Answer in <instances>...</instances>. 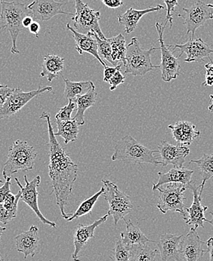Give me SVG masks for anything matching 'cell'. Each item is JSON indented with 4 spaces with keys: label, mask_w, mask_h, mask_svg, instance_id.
<instances>
[{
    "label": "cell",
    "mask_w": 213,
    "mask_h": 261,
    "mask_svg": "<svg viewBox=\"0 0 213 261\" xmlns=\"http://www.w3.org/2000/svg\"><path fill=\"white\" fill-rule=\"evenodd\" d=\"M167 186H161L156 190L159 192L158 203L157 207L162 214L168 212H178L184 215L186 206L184 205V193L187 187L179 183L167 184Z\"/></svg>",
    "instance_id": "cell-7"
},
{
    "label": "cell",
    "mask_w": 213,
    "mask_h": 261,
    "mask_svg": "<svg viewBox=\"0 0 213 261\" xmlns=\"http://www.w3.org/2000/svg\"><path fill=\"white\" fill-rule=\"evenodd\" d=\"M182 14H178V17L184 19V24L187 29V34L192 33L195 37L196 31L204 26L208 20L213 19V5L206 4L198 0L190 8L182 9Z\"/></svg>",
    "instance_id": "cell-9"
},
{
    "label": "cell",
    "mask_w": 213,
    "mask_h": 261,
    "mask_svg": "<svg viewBox=\"0 0 213 261\" xmlns=\"http://www.w3.org/2000/svg\"><path fill=\"white\" fill-rule=\"evenodd\" d=\"M131 247L124 245L122 240H118L113 249V257L110 259L113 261H130Z\"/></svg>",
    "instance_id": "cell-35"
},
{
    "label": "cell",
    "mask_w": 213,
    "mask_h": 261,
    "mask_svg": "<svg viewBox=\"0 0 213 261\" xmlns=\"http://www.w3.org/2000/svg\"><path fill=\"white\" fill-rule=\"evenodd\" d=\"M20 196H21L20 190L16 195L12 194V193H9V195L5 199L4 202L2 203L6 210L9 211L15 216H17L18 205L19 200L20 199Z\"/></svg>",
    "instance_id": "cell-36"
},
{
    "label": "cell",
    "mask_w": 213,
    "mask_h": 261,
    "mask_svg": "<svg viewBox=\"0 0 213 261\" xmlns=\"http://www.w3.org/2000/svg\"><path fill=\"white\" fill-rule=\"evenodd\" d=\"M1 261H3V260H2Z\"/></svg>",
    "instance_id": "cell-55"
},
{
    "label": "cell",
    "mask_w": 213,
    "mask_h": 261,
    "mask_svg": "<svg viewBox=\"0 0 213 261\" xmlns=\"http://www.w3.org/2000/svg\"><path fill=\"white\" fill-rule=\"evenodd\" d=\"M121 64H118L116 67H109V66H106V67H105V70H104V81H105V83H108L109 80L115 74V73H116L118 70H121Z\"/></svg>",
    "instance_id": "cell-44"
},
{
    "label": "cell",
    "mask_w": 213,
    "mask_h": 261,
    "mask_svg": "<svg viewBox=\"0 0 213 261\" xmlns=\"http://www.w3.org/2000/svg\"><path fill=\"white\" fill-rule=\"evenodd\" d=\"M167 6V18H165V24L167 27L168 22L170 23V28L173 27V12L175 11V8L178 6V0H162Z\"/></svg>",
    "instance_id": "cell-38"
},
{
    "label": "cell",
    "mask_w": 213,
    "mask_h": 261,
    "mask_svg": "<svg viewBox=\"0 0 213 261\" xmlns=\"http://www.w3.org/2000/svg\"><path fill=\"white\" fill-rule=\"evenodd\" d=\"M92 33L93 37L96 38V41H97L98 53H99V56L100 57L102 61L105 60V61H108L109 63L116 67L114 65L113 59H112V48L108 39H101L96 33Z\"/></svg>",
    "instance_id": "cell-34"
},
{
    "label": "cell",
    "mask_w": 213,
    "mask_h": 261,
    "mask_svg": "<svg viewBox=\"0 0 213 261\" xmlns=\"http://www.w3.org/2000/svg\"><path fill=\"white\" fill-rule=\"evenodd\" d=\"M210 215H212V220H211V221H207V222L209 223V224H210L211 225H212V226H213V212H211Z\"/></svg>",
    "instance_id": "cell-51"
},
{
    "label": "cell",
    "mask_w": 213,
    "mask_h": 261,
    "mask_svg": "<svg viewBox=\"0 0 213 261\" xmlns=\"http://www.w3.org/2000/svg\"><path fill=\"white\" fill-rule=\"evenodd\" d=\"M65 83L64 95L68 100H75L79 95L87 93L94 86L91 81L73 82L64 78Z\"/></svg>",
    "instance_id": "cell-29"
},
{
    "label": "cell",
    "mask_w": 213,
    "mask_h": 261,
    "mask_svg": "<svg viewBox=\"0 0 213 261\" xmlns=\"http://www.w3.org/2000/svg\"><path fill=\"white\" fill-rule=\"evenodd\" d=\"M209 97H210V103H209V107H208V110L213 113V94H210Z\"/></svg>",
    "instance_id": "cell-49"
},
{
    "label": "cell",
    "mask_w": 213,
    "mask_h": 261,
    "mask_svg": "<svg viewBox=\"0 0 213 261\" xmlns=\"http://www.w3.org/2000/svg\"><path fill=\"white\" fill-rule=\"evenodd\" d=\"M23 178H25V187L22 186L21 184L19 181L18 178H17V177L15 178V181H16L18 186L20 187V192H21L20 200L23 201L32 209L33 212L36 214V216L40 220L42 224L49 225L51 227H56L57 225L55 223L49 221L44 217L42 212H40V209L39 208V205H38L39 192H38L37 188L40 185V176H36L31 181L28 180L26 174L23 176Z\"/></svg>",
    "instance_id": "cell-13"
},
{
    "label": "cell",
    "mask_w": 213,
    "mask_h": 261,
    "mask_svg": "<svg viewBox=\"0 0 213 261\" xmlns=\"http://www.w3.org/2000/svg\"><path fill=\"white\" fill-rule=\"evenodd\" d=\"M162 9H164V6H161V5H158L155 7L148 8L145 10H137V9L131 8L122 15H118V22L124 27L125 32L126 34H131L135 31V28L138 26L140 19L144 15L151 13V12H159Z\"/></svg>",
    "instance_id": "cell-24"
},
{
    "label": "cell",
    "mask_w": 213,
    "mask_h": 261,
    "mask_svg": "<svg viewBox=\"0 0 213 261\" xmlns=\"http://www.w3.org/2000/svg\"><path fill=\"white\" fill-rule=\"evenodd\" d=\"M170 49H178L177 58H180L183 54H186L187 58L184 62H200L203 61V58L207 57L211 59L210 54L213 53V49L206 43L201 38L194 39L191 37L187 42L181 45H167Z\"/></svg>",
    "instance_id": "cell-14"
},
{
    "label": "cell",
    "mask_w": 213,
    "mask_h": 261,
    "mask_svg": "<svg viewBox=\"0 0 213 261\" xmlns=\"http://www.w3.org/2000/svg\"><path fill=\"white\" fill-rule=\"evenodd\" d=\"M209 61L210 63L205 65L206 75H205V81L202 83V86H213V62L212 59Z\"/></svg>",
    "instance_id": "cell-40"
},
{
    "label": "cell",
    "mask_w": 213,
    "mask_h": 261,
    "mask_svg": "<svg viewBox=\"0 0 213 261\" xmlns=\"http://www.w3.org/2000/svg\"><path fill=\"white\" fill-rule=\"evenodd\" d=\"M160 48L142 49L138 38L133 37L130 43L126 46V63L124 64L125 73L134 76H141L156 68H160V65L155 66L151 62V56L153 51Z\"/></svg>",
    "instance_id": "cell-5"
},
{
    "label": "cell",
    "mask_w": 213,
    "mask_h": 261,
    "mask_svg": "<svg viewBox=\"0 0 213 261\" xmlns=\"http://www.w3.org/2000/svg\"><path fill=\"white\" fill-rule=\"evenodd\" d=\"M125 80V76L121 73V70H118L115 73V74L111 77L110 80H109L108 83L110 84V91L115 90L120 85L124 84Z\"/></svg>",
    "instance_id": "cell-39"
},
{
    "label": "cell",
    "mask_w": 213,
    "mask_h": 261,
    "mask_svg": "<svg viewBox=\"0 0 213 261\" xmlns=\"http://www.w3.org/2000/svg\"><path fill=\"white\" fill-rule=\"evenodd\" d=\"M158 34V41L160 42V49L161 50V63L160 68L161 70V77L165 83H170L172 80H176L180 75V66L178 58L173 55L170 51V48L165 45L163 40L164 30L167 27H162L159 22L155 25Z\"/></svg>",
    "instance_id": "cell-10"
},
{
    "label": "cell",
    "mask_w": 213,
    "mask_h": 261,
    "mask_svg": "<svg viewBox=\"0 0 213 261\" xmlns=\"http://www.w3.org/2000/svg\"><path fill=\"white\" fill-rule=\"evenodd\" d=\"M6 230V227H2V226H0V242H1L2 236H3V232Z\"/></svg>",
    "instance_id": "cell-50"
},
{
    "label": "cell",
    "mask_w": 213,
    "mask_h": 261,
    "mask_svg": "<svg viewBox=\"0 0 213 261\" xmlns=\"http://www.w3.org/2000/svg\"><path fill=\"white\" fill-rule=\"evenodd\" d=\"M11 177L6 179V182L3 184V186L0 187V204L4 202L6 196L11 193Z\"/></svg>",
    "instance_id": "cell-43"
},
{
    "label": "cell",
    "mask_w": 213,
    "mask_h": 261,
    "mask_svg": "<svg viewBox=\"0 0 213 261\" xmlns=\"http://www.w3.org/2000/svg\"><path fill=\"white\" fill-rule=\"evenodd\" d=\"M13 90L14 89L8 87L7 86L0 85V108L5 105L8 97L10 96V94H12Z\"/></svg>",
    "instance_id": "cell-42"
},
{
    "label": "cell",
    "mask_w": 213,
    "mask_h": 261,
    "mask_svg": "<svg viewBox=\"0 0 213 261\" xmlns=\"http://www.w3.org/2000/svg\"><path fill=\"white\" fill-rule=\"evenodd\" d=\"M124 221L126 223V229L124 232H121V240L124 245L127 246H132L135 245H145L147 243H157L156 241L150 240L138 226H135L129 219Z\"/></svg>",
    "instance_id": "cell-25"
},
{
    "label": "cell",
    "mask_w": 213,
    "mask_h": 261,
    "mask_svg": "<svg viewBox=\"0 0 213 261\" xmlns=\"http://www.w3.org/2000/svg\"><path fill=\"white\" fill-rule=\"evenodd\" d=\"M0 1H2V0H0Z\"/></svg>",
    "instance_id": "cell-54"
},
{
    "label": "cell",
    "mask_w": 213,
    "mask_h": 261,
    "mask_svg": "<svg viewBox=\"0 0 213 261\" xmlns=\"http://www.w3.org/2000/svg\"><path fill=\"white\" fill-rule=\"evenodd\" d=\"M112 48V59L115 66L118 63L123 62L124 65L126 63V39L123 34L108 39Z\"/></svg>",
    "instance_id": "cell-31"
},
{
    "label": "cell",
    "mask_w": 213,
    "mask_h": 261,
    "mask_svg": "<svg viewBox=\"0 0 213 261\" xmlns=\"http://www.w3.org/2000/svg\"><path fill=\"white\" fill-rule=\"evenodd\" d=\"M102 183L105 188L102 196L109 204L107 214L113 217L116 226L121 220H124L125 217L132 212L133 205L130 197L121 191L114 183L109 180H102Z\"/></svg>",
    "instance_id": "cell-6"
},
{
    "label": "cell",
    "mask_w": 213,
    "mask_h": 261,
    "mask_svg": "<svg viewBox=\"0 0 213 261\" xmlns=\"http://www.w3.org/2000/svg\"><path fill=\"white\" fill-rule=\"evenodd\" d=\"M191 163H195L200 170V174L202 176V183L200 185V194L202 196L206 181L209 179L213 178V154L211 155L204 154L199 160H191L189 164Z\"/></svg>",
    "instance_id": "cell-30"
},
{
    "label": "cell",
    "mask_w": 213,
    "mask_h": 261,
    "mask_svg": "<svg viewBox=\"0 0 213 261\" xmlns=\"http://www.w3.org/2000/svg\"><path fill=\"white\" fill-rule=\"evenodd\" d=\"M67 28L72 34V37L75 41L76 49L79 54L83 55V53H89L94 57L104 67H106L105 61H102L99 56L97 41L96 38L93 37L92 33L89 32L87 34H81L74 30L69 23L67 24Z\"/></svg>",
    "instance_id": "cell-20"
},
{
    "label": "cell",
    "mask_w": 213,
    "mask_h": 261,
    "mask_svg": "<svg viewBox=\"0 0 213 261\" xmlns=\"http://www.w3.org/2000/svg\"><path fill=\"white\" fill-rule=\"evenodd\" d=\"M34 21V20L33 17L29 15V16H26L23 19V20H22V25H23V28H29L31 23Z\"/></svg>",
    "instance_id": "cell-48"
},
{
    "label": "cell",
    "mask_w": 213,
    "mask_h": 261,
    "mask_svg": "<svg viewBox=\"0 0 213 261\" xmlns=\"http://www.w3.org/2000/svg\"><path fill=\"white\" fill-rule=\"evenodd\" d=\"M206 245L208 247V252L209 253V261H213V237L209 238L206 242Z\"/></svg>",
    "instance_id": "cell-47"
},
{
    "label": "cell",
    "mask_w": 213,
    "mask_h": 261,
    "mask_svg": "<svg viewBox=\"0 0 213 261\" xmlns=\"http://www.w3.org/2000/svg\"><path fill=\"white\" fill-rule=\"evenodd\" d=\"M108 216V214H107L106 215L99 218L91 224L88 225V226L79 224L75 228L74 234H73L74 248H75L74 253L72 254V258L74 261H80L81 257L79 256V254L85 249V248L87 246L88 242L94 237L96 228L106 222Z\"/></svg>",
    "instance_id": "cell-17"
},
{
    "label": "cell",
    "mask_w": 213,
    "mask_h": 261,
    "mask_svg": "<svg viewBox=\"0 0 213 261\" xmlns=\"http://www.w3.org/2000/svg\"><path fill=\"white\" fill-rule=\"evenodd\" d=\"M29 31L31 34H34L36 35V37H39V32L40 31V25L38 22L35 21L34 20L32 23H31V26L29 27Z\"/></svg>",
    "instance_id": "cell-46"
},
{
    "label": "cell",
    "mask_w": 213,
    "mask_h": 261,
    "mask_svg": "<svg viewBox=\"0 0 213 261\" xmlns=\"http://www.w3.org/2000/svg\"><path fill=\"white\" fill-rule=\"evenodd\" d=\"M1 2V18H0V30L9 31L12 38V54H19L20 51L17 47V40L20 33L23 29L22 20L26 16H32V13L28 9L25 3L16 2Z\"/></svg>",
    "instance_id": "cell-3"
},
{
    "label": "cell",
    "mask_w": 213,
    "mask_h": 261,
    "mask_svg": "<svg viewBox=\"0 0 213 261\" xmlns=\"http://www.w3.org/2000/svg\"><path fill=\"white\" fill-rule=\"evenodd\" d=\"M187 187L192 190L194 199L192 206L185 207V212L182 215L183 219L186 224L193 226V228L196 229L198 227H204V222H207L208 221L205 217V212L208 207L202 205V196L200 194V186H196L195 183L191 182Z\"/></svg>",
    "instance_id": "cell-15"
},
{
    "label": "cell",
    "mask_w": 213,
    "mask_h": 261,
    "mask_svg": "<svg viewBox=\"0 0 213 261\" xmlns=\"http://www.w3.org/2000/svg\"><path fill=\"white\" fill-rule=\"evenodd\" d=\"M58 132H55L56 137H61L66 144L77 140L80 125L74 119L68 121H56Z\"/></svg>",
    "instance_id": "cell-28"
},
{
    "label": "cell",
    "mask_w": 213,
    "mask_h": 261,
    "mask_svg": "<svg viewBox=\"0 0 213 261\" xmlns=\"http://www.w3.org/2000/svg\"><path fill=\"white\" fill-rule=\"evenodd\" d=\"M104 190H105V188H104V187H102L100 191L93 195L89 199L83 201L80 204V205L79 206L77 211L73 215H70V218L67 220V221H72L73 220L77 219V218H80V217L84 216V215H87V214L91 213V210H92L93 207L97 202L98 199L102 196V193H104Z\"/></svg>",
    "instance_id": "cell-33"
},
{
    "label": "cell",
    "mask_w": 213,
    "mask_h": 261,
    "mask_svg": "<svg viewBox=\"0 0 213 261\" xmlns=\"http://www.w3.org/2000/svg\"><path fill=\"white\" fill-rule=\"evenodd\" d=\"M15 218H16V216L12 215L9 211L6 210L3 207V204H0V223L6 225L9 224L12 219Z\"/></svg>",
    "instance_id": "cell-41"
},
{
    "label": "cell",
    "mask_w": 213,
    "mask_h": 261,
    "mask_svg": "<svg viewBox=\"0 0 213 261\" xmlns=\"http://www.w3.org/2000/svg\"><path fill=\"white\" fill-rule=\"evenodd\" d=\"M51 91H53V87L51 86L39 87L36 90L28 92H23L20 88L14 89L13 92L8 97L5 105L0 108V119H6L14 116L36 96Z\"/></svg>",
    "instance_id": "cell-11"
},
{
    "label": "cell",
    "mask_w": 213,
    "mask_h": 261,
    "mask_svg": "<svg viewBox=\"0 0 213 261\" xmlns=\"http://www.w3.org/2000/svg\"><path fill=\"white\" fill-rule=\"evenodd\" d=\"M193 174L194 171L183 167L172 168L167 173L159 172L158 182L154 184L153 191L155 192L158 187L170 183L182 184L183 185L187 187L192 182Z\"/></svg>",
    "instance_id": "cell-23"
},
{
    "label": "cell",
    "mask_w": 213,
    "mask_h": 261,
    "mask_svg": "<svg viewBox=\"0 0 213 261\" xmlns=\"http://www.w3.org/2000/svg\"><path fill=\"white\" fill-rule=\"evenodd\" d=\"M39 117L45 119L48 125L50 139L47 144L50 155L49 174L53 182L57 205L61 211V216L67 220L71 215L66 213L65 207L72 193L73 187L77 180L78 166L72 161L70 157L57 141L50 115L48 113L43 112Z\"/></svg>",
    "instance_id": "cell-1"
},
{
    "label": "cell",
    "mask_w": 213,
    "mask_h": 261,
    "mask_svg": "<svg viewBox=\"0 0 213 261\" xmlns=\"http://www.w3.org/2000/svg\"><path fill=\"white\" fill-rule=\"evenodd\" d=\"M168 128L171 130L173 138L178 145L190 146L194 140L200 135V130H197L195 125L187 121H178L169 125Z\"/></svg>",
    "instance_id": "cell-21"
},
{
    "label": "cell",
    "mask_w": 213,
    "mask_h": 261,
    "mask_svg": "<svg viewBox=\"0 0 213 261\" xmlns=\"http://www.w3.org/2000/svg\"><path fill=\"white\" fill-rule=\"evenodd\" d=\"M159 251L145 245H135L131 247L130 261H155Z\"/></svg>",
    "instance_id": "cell-32"
},
{
    "label": "cell",
    "mask_w": 213,
    "mask_h": 261,
    "mask_svg": "<svg viewBox=\"0 0 213 261\" xmlns=\"http://www.w3.org/2000/svg\"><path fill=\"white\" fill-rule=\"evenodd\" d=\"M205 245L206 243L200 240L197 229L192 227L180 242L178 261H202L203 255L208 252Z\"/></svg>",
    "instance_id": "cell-12"
},
{
    "label": "cell",
    "mask_w": 213,
    "mask_h": 261,
    "mask_svg": "<svg viewBox=\"0 0 213 261\" xmlns=\"http://www.w3.org/2000/svg\"><path fill=\"white\" fill-rule=\"evenodd\" d=\"M75 15L71 20L74 21L76 31L83 34H87L89 32L96 33L101 39H107L99 26L100 12L93 10L82 0H75Z\"/></svg>",
    "instance_id": "cell-8"
},
{
    "label": "cell",
    "mask_w": 213,
    "mask_h": 261,
    "mask_svg": "<svg viewBox=\"0 0 213 261\" xmlns=\"http://www.w3.org/2000/svg\"><path fill=\"white\" fill-rule=\"evenodd\" d=\"M1 184H4V183H3V180H1V179H0V185H1Z\"/></svg>",
    "instance_id": "cell-52"
},
{
    "label": "cell",
    "mask_w": 213,
    "mask_h": 261,
    "mask_svg": "<svg viewBox=\"0 0 213 261\" xmlns=\"http://www.w3.org/2000/svg\"><path fill=\"white\" fill-rule=\"evenodd\" d=\"M64 59L61 57L55 55H46L44 56L42 64L41 77H46L48 81L51 83L55 79L58 78L64 70Z\"/></svg>",
    "instance_id": "cell-26"
},
{
    "label": "cell",
    "mask_w": 213,
    "mask_h": 261,
    "mask_svg": "<svg viewBox=\"0 0 213 261\" xmlns=\"http://www.w3.org/2000/svg\"><path fill=\"white\" fill-rule=\"evenodd\" d=\"M76 108H77V103H76L75 100H69V103L67 106L59 109L55 116V119L56 121L71 120V115Z\"/></svg>",
    "instance_id": "cell-37"
},
{
    "label": "cell",
    "mask_w": 213,
    "mask_h": 261,
    "mask_svg": "<svg viewBox=\"0 0 213 261\" xmlns=\"http://www.w3.org/2000/svg\"><path fill=\"white\" fill-rule=\"evenodd\" d=\"M65 4L67 3H58L55 0H34L31 4L28 5V8L32 13L34 20L48 21L58 15L74 16V14L63 10V6Z\"/></svg>",
    "instance_id": "cell-16"
},
{
    "label": "cell",
    "mask_w": 213,
    "mask_h": 261,
    "mask_svg": "<svg viewBox=\"0 0 213 261\" xmlns=\"http://www.w3.org/2000/svg\"><path fill=\"white\" fill-rule=\"evenodd\" d=\"M157 152L158 150L148 148L133 137L126 135L116 143L111 160L112 161L123 160L133 163H148L157 166L161 165V163L154 155Z\"/></svg>",
    "instance_id": "cell-2"
},
{
    "label": "cell",
    "mask_w": 213,
    "mask_h": 261,
    "mask_svg": "<svg viewBox=\"0 0 213 261\" xmlns=\"http://www.w3.org/2000/svg\"><path fill=\"white\" fill-rule=\"evenodd\" d=\"M16 249L18 252L23 253L25 259L31 255L34 257L39 252L40 239L37 226H32L28 231L21 232L15 238Z\"/></svg>",
    "instance_id": "cell-19"
},
{
    "label": "cell",
    "mask_w": 213,
    "mask_h": 261,
    "mask_svg": "<svg viewBox=\"0 0 213 261\" xmlns=\"http://www.w3.org/2000/svg\"><path fill=\"white\" fill-rule=\"evenodd\" d=\"M183 236L172 233L162 234L157 241L159 252L162 261H178L179 260V244Z\"/></svg>",
    "instance_id": "cell-22"
},
{
    "label": "cell",
    "mask_w": 213,
    "mask_h": 261,
    "mask_svg": "<svg viewBox=\"0 0 213 261\" xmlns=\"http://www.w3.org/2000/svg\"><path fill=\"white\" fill-rule=\"evenodd\" d=\"M107 7L110 9H115L121 7L124 5V2L122 0H101Z\"/></svg>",
    "instance_id": "cell-45"
},
{
    "label": "cell",
    "mask_w": 213,
    "mask_h": 261,
    "mask_svg": "<svg viewBox=\"0 0 213 261\" xmlns=\"http://www.w3.org/2000/svg\"><path fill=\"white\" fill-rule=\"evenodd\" d=\"M96 98H97V92H96V87H93L87 93L79 95L74 100L77 103V111L74 119L79 125H84L85 113L89 108L94 106Z\"/></svg>",
    "instance_id": "cell-27"
},
{
    "label": "cell",
    "mask_w": 213,
    "mask_h": 261,
    "mask_svg": "<svg viewBox=\"0 0 213 261\" xmlns=\"http://www.w3.org/2000/svg\"><path fill=\"white\" fill-rule=\"evenodd\" d=\"M2 260H3V258H2L1 254H0V261H1Z\"/></svg>",
    "instance_id": "cell-53"
},
{
    "label": "cell",
    "mask_w": 213,
    "mask_h": 261,
    "mask_svg": "<svg viewBox=\"0 0 213 261\" xmlns=\"http://www.w3.org/2000/svg\"><path fill=\"white\" fill-rule=\"evenodd\" d=\"M37 152L27 141L18 140L9 147L8 159L3 170L5 179L19 171L27 172L34 169Z\"/></svg>",
    "instance_id": "cell-4"
},
{
    "label": "cell",
    "mask_w": 213,
    "mask_h": 261,
    "mask_svg": "<svg viewBox=\"0 0 213 261\" xmlns=\"http://www.w3.org/2000/svg\"><path fill=\"white\" fill-rule=\"evenodd\" d=\"M157 147L162 167L173 165L174 168H182L186 157L190 153V149L186 146L173 145L167 141H161Z\"/></svg>",
    "instance_id": "cell-18"
}]
</instances>
